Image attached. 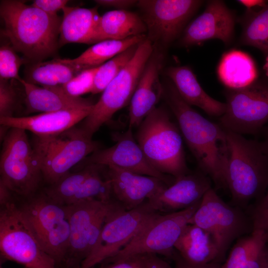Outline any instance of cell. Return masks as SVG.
Instances as JSON below:
<instances>
[{"label":"cell","mask_w":268,"mask_h":268,"mask_svg":"<svg viewBox=\"0 0 268 268\" xmlns=\"http://www.w3.org/2000/svg\"><path fill=\"white\" fill-rule=\"evenodd\" d=\"M163 88V97L175 117L181 134L200 170L217 187L225 186L228 159L225 130L219 123L203 117L186 102L171 81Z\"/></svg>","instance_id":"obj_1"},{"label":"cell","mask_w":268,"mask_h":268,"mask_svg":"<svg viewBox=\"0 0 268 268\" xmlns=\"http://www.w3.org/2000/svg\"><path fill=\"white\" fill-rule=\"evenodd\" d=\"M0 15L3 34L28 63L42 62L53 56L59 47L62 19L17 0H2Z\"/></svg>","instance_id":"obj_2"},{"label":"cell","mask_w":268,"mask_h":268,"mask_svg":"<svg viewBox=\"0 0 268 268\" xmlns=\"http://www.w3.org/2000/svg\"><path fill=\"white\" fill-rule=\"evenodd\" d=\"M225 131L228 159L225 185L233 202L242 208L261 198L268 189V154L261 142Z\"/></svg>","instance_id":"obj_3"},{"label":"cell","mask_w":268,"mask_h":268,"mask_svg":"<svg viewBox=\"0 0 268 268\" xmlns=\"http://www.w3.org/2000/svg\"><path fill=\"white\" fill-rule=\"evenodd\" d=\"M176 126L165 107H156L138 127L135 138L150 164L175 179L190 172Z\"/></svg>","instance_id":"obj_4"},{"label":"cell","mask_w":268,"mask_h":268,"mask_svg":"<svg viewBox=\"0 0 268 268\" xmlns=\"http://www.w3.org/2000/svg\"><path fill=\"white\" fill-rule=\"evenodd\" d=\"M43 178L55 183L69 169L100 149V145L80 128L73 127L60 134L35 135L32 142Z\"/></svg>","instance_id":"obj_5"},{"label":"cell","mask_w":268,"mask_h":268,"mask_svg":"<svg viewBox=\"0 0 268 268\" xmlns=\"http://www.w3.org/2000/svg\"><path fill=\"white\" fill-rule=\"evenodd\" d=\"M16 203L43 250L57 264L64 263L70 235L66 206L44 193Z\"/></svg>","instance_id":"obj_6"},{"label":"cell","mask_w":268,"mask_h":268,"mask_svg":"<svg viewBox=\"0 0 268 268\" xmlns=\"http://www.w3.org/2000/svg\"><path fill=\"white\" fill-rule=\"evenodd\" d=\"M0 182L23 198L33 196L43 178L39 160L26 131L10 128L2 141Z\"/></svg>","instance_id":"obj_7"},{"label":"cell","mask_w":268,"mask_h":268,"mask_svg":"<svg viewBox=\"0 0 268 268\" xmlns=\"http://www.w3.org/2000/svg\"><path fill=\"white\" fill-rule=\"evenodd\" d=\"M153 50L147 38L141 42L127 66L107 86L80 127L92 137L118 110L130 103L145 65Z\"/></svg>","instance_id":"obj_8"},{"label":"cell","mask_w":268,"mask_h":268,"mask_svg":"<svg viewBox=\"0 0 268 268\" xmlns=\"http://www.w3.org/2000/svg\"><path fill=\"white\" fill-rule=\"evenodd\" d=\"M0 252L1 260L25 268H57L56 262L43 250L14 200L0 205Z\"/></svg>","instance_id":"obj_9"},{"label":"cell","mask_w":268,"mask_h":268,"mask_svg":"<svg viewBox=\"0 0 268 268\" xmlns=\"http://www.w3.org/2000/svg\"><path fill=\"white\" fill-rule=\"evenodd\" d=\"M189 224H195L210 234L222 260L234 241L253 230L247 213L240 207L226 203L212 188L203 197Z\"/></svg>","instance_id":"obj_10"},{"label":"cell","mask_w":268,"mask_h":268,"mask_svg":"<svg viewBox=\"0 0 268 268\" xmlns=\"http://www.w3.org/2000/svg\"><path fill=\"white\" fill-rule=\"evenodd\" d=\"M157 213L147 201L131 210L116 205L108 215L93 250L79 268H92L116 255Z\"/></svg>","instance_id":"obj_11"},{"label":"cell","mask_w":268,"mask_h":268,"mask_svg":"<svg viewBox=\"0 0 268 268\" xmlns=\"http://www.w3.org/2000/svg\"><path fill=\"white\" fill-rule=\"evenodd\" d=\"M119 203L89 199L65 206L70 226L68 247L64 263L79 268L93 250L109 212Z\"/></svg>","instance_id":"obj_12"},{"label":"cell","mask_w":268,"mask_h":268,"mask_svg":"<svg viewBox=\"0 0 268 268\" xmlns=\"http://www.w3.org/2000/svg\"><path fill=\"white\" fill-rule=\"evenodd\" d=\"M224 95L226 109L219 124L243 135L259 133L268 121V80L257 79L244 88H226Z\"/></svg>","instance_id":"obj_13"},{"label":"cell","mask_w":268,"mask_h":268,"mask_svg":"<svg viewBox=\"0 0 268 268\" xmlns=\"http://www.w3.org/2000/svg\"><path fill=\"white\" fill-rule=\"evenodd\" d=\"M201 202L177 212L157 213L128 245L105 261L146 254H160L173 258L174 246Z\"/></svg>","instance_id":"obj_14"},{"label":"cell","mask_w":268,"mask_h":268,"mask_svg":"<svg viewBox=\"0 0 268 268\" xmlns=\"http://www.w3.org/2000/svg\"><path fill=\"white\" fill-rule=\"evenodd\" d=\"M203 1L199 0H140L137 6L147 28L146 38L163 50L183 33Z\"/></svg>","instance_id":"obj_15"},{"label":"cell","mask_w":268,"mask_h":268,"mask_svg":"<svg viewBox=\"0 0 268 268\" xmlns=\"http://www.w3.org/2000/svg\"><path fill=\"white\" fill-rule=\"evenodd\" d=\"M105 166L88 164L75 173H69L44 189L43 193L57 203L67 206L94 199L113 200L111 185Z\"/></svg>","instance_id":"obj_16"},{"label":"cell","mask_w":268,"mask_h":268,"mask_svg":"<svg viewBox=\"0 0 268 268\" xmlns=\"http://www.w3.org/2000/svg\"><path fill=\"white\" fill-rule=\"evenodd\" d=\"M82 161L84 166L92 164L113 166L135 173L154 177L164 181L168 186L176 180L174 177L160 172L150 164L134 137L132 129L129 128L118 137L114 145L97 150Z\"/></svg>","instance_id":"obj_17"},{"label":"cell","mask_w":268,"mask_h":268,"mask_svg":"<svg viewBox=\"0 0 268 268\" xmlns=\"http://www.w3.org/2000/svg\"><path fill=\"white\" fill-rule=\"evenodd\" d=\"M235 20L223 1L209 0L203 12L186 27L180 43L188 47L216 39L228 46L233 41Z\"/></svg>","instance_id":"obj_18"},{"label":"cell","mask_w":268,"mask_h":268,"mask_svg":"<svg viewBox=\"0 0 268 268\" xmlns=\"http://www.w3.org/2000/svg\"><path fill=\"white\" fill-rule=\"evenodd\" d=\"M164 52L153 47L130 102L129 128L138 127L163 97L164 88L159 74L165 59Z\"/></svg>","instance_id":"obj_19"},{"label":"cell","mask_w":268,"mask_h":268,"mask_svg":"<svg viewBox=\"0 0 268 268\" xmlns=\"http://www.w3.org/2000/svg\"><path fill=\"white\" fill-rule=\"evenodd\" d=\"M107 172L114 199L131 210L154 198L168 186L159 178L109 166Z\"/></svg>","instance_id":"obj_20"},{"label":"cell","mask_w":268,"mask_h":268,"mask_svg":"<svg viewBox=\"0 0 268 268\" xmlns=\"http://www.w3.org/2000/svg\"><path fill=\"white\" fill-rule=\"evenodd\" d=\"M211 179L203 172H191L178 179L147 201L152 208L163 214L180 211L200 202L211 187Z\"/></svg>","instance_id":"obj_21"},{"label":"cell","mask_w":268,"mask_h":268,"mask_svg":"<svg viewBox=\"0 0 268 268\" xmlns=\"http://www.w3.org/2000/svg\"><path fill=\"white\" fill-rule=\"evenodd\" d=\"M94 104L30 116L1 118L0 123L9 128L30 131L37 136L55 135L83 121L91 112Z\"/></svg>","instance_id":"obj_22"},{"label":"cell","mask_w":268,"mask_h":268,"mask_svg":"<svg viewBox=\"0 0 268 268\" xmlns=\"http://www.w3.org/2000/svg\"><path fill=\"white\" fill-rule=\"evenodd\" d=\"M26 114L51 112L88 106L94 103L89 99L67 94L61 86H39L21 78Z\"/></svg>","instance_id":"obj_23"},{"label":"cell","mask_w":268,"mask_h":268,"mask_svg":"<svg viewBox=\"0 0 268 268\" xmlns=\"http://www.w3.org/2000/svg\"><path fill=\"white\" fill-rule=\"evenodd\" d=\"M166 73L180 96L188 104L199 107L211 116L220 117L224 113L225 103L215 100L204 91L190 67H170Z\"/></svg>","instance_id":"obj_24"},{"label":"cell","mask_w":268,"mask_h":268,"mask_svg":"<svg viewBox=\"0 0 268 268\" xmlns=\"http://www.w3.org/2000/svg\"><path fill=\"white\" fill-rule=\"evenodd\" d=\"M174 249L186 262L204 265L222 260L210 234L200 227L188 224L176 242Z\"/></svg>","instance_id":"obj_25"},{"label":"cell","mask_w":268,"mask_h":268,"mask_svg":"<svg viewBox=\"0 0 268 268\" xmlns=\"http://www.w3.org/2000/svg\"><path fill=\"white\" fill-rule=\"evenodd\" d=\"M147 28L140 15L125 9L108 11L100 17L90 44L108 40H122L145 34Z\"/></svg>","instance_id":"obj_26"},{"label":"cell","mask_w":268,"mask_h":268,"mask_svg":"<svg viewBox=\"0 0 268 268\" xmlns=\"http://www.w3.org/2000/svg\"><path fill=\"white\" fill-rule=\"evenodd\" d=\"M60 29L59 47L68 43L90 44L100 17L97 7L91 8L66 6Z\"/></svg>","instance_id":"obj_27"},{"label":"cell","mask_w":268,"mask_h":268,"mask_svg":"<svg viewBox=\"0 0 268 268\" xmlns=\"http://www.w3.org/2000/svg\"><path fill=\"white\" fill-rule=\"evenodd\" d=\"M217 74L220 81L229 89L248 86L258 78V71L248 54L233 49L224 53L219 63Z\"/></svg>","instance_id":"obj_28"},{"label":"cell","mask_w":268,"mask_h":268,"mask_svg":"<svg viewBox=\"0 0 268 268\" xmlns=\"http://www.w3.org/2000/svg\"><path fill=\"white\" fill-rule=\"evenodd\" d=\"M82 70L67 59L55 58L47 62L29 63L24 70V80L42 86H62Z\"/></svg>","instance_id":"obj_29"},{"label":"cell","mask_w":268,"mask_h":268,"mask_svg":"<svg viewBox=\"0 0 268 268\" xmlns=\"http://www.w3.org/2000/svg\"><path fill=\"white\" fill-rule=\"evenodd\" d=\"M146 39V35H139L122 40H108L95 43L78 57L67 59L82 70L101 66L116 55Z\"/></svg>","instance_id":"obj_30"},{"label":"cell","mask_w":268,"mask_h":268,"mask_svg":"<svg viewBox=\"0 0 268 268\" xmlns=\"http://www.w3.org/2000/svg\"><path fill=\"white\" fill-rule=\"evenodd\" d=\"M242 21L239 44L255 47L268 56V2L258 11L248 10Z\"/></svg>","instance_id":"obj_31"},{"label":"cell","mask_w":268,"mask_h":268,"mask_svg":"<svg viewBox=\"0 0 268 268\" xmlns=\"http://www.w3.org/2000/svg\"><path fill=\"white\" fill-rule=\"evenodd\" d=\"M139 44L131 46L99 67L94 78L92 94L103 91L132 59Z\"/></svg>","instance_id":"obj_32"},{"label":"cell","mask_w":268,"mask_h":268,"mask_svg":"<svg viewBox=\"0 0 268 268\" xmlns=\"http://www.w3.org/2000/svg\"><path fill=\"white\" fill-rule=\"evenodd\" d=\"M256 238L255 231L236 240L221 268H248V259Z\"/></svg>","instance_id":"obj_33"},{"label":"cell","mask_w":268,"mask_h":268,"mask_svg":"<svg viewBox=\"0 0 268 268\" xmlns=\"http://www.w3.org/2000/svg\"><path fill=\"white\" fill-rule=\"evenodd\" d=\"M16 52L10 44L1 45L0 79L18 81L21 78L19 75V70L25 61Z\"/></svg>","instance_id":"obj_34"},{"label":"cell","mask_w":268,"mask_h":268,"mask_svg":"<svg viewBox=\"0 0 268 268\" xmlns=\"http://www.w3.org/2000/svg\"><path fill=\"white\" fill-rule=\"evenodd\" d=\"M99 67L82 71L70 81L63 85V90L68 95L74 97L91 92L95 75Z\"/></svg>","instance_id":"obj_35"},{"label":"cell","mask_w":268,"mask_h":268,"mask_svg":"<svg viewBox=\"0 0 268 268\" xmlns=\"http://www.w3.org/2000/svg\"><path fill=\"white\" fill-rule=\"evenodd\" d=\"M247 213L253 230L263 231L268 235V188L265 194L249 207Z\"/></svg>","instance_id":"obj_36"},{"label":"cell","mask_w":268,"mask_h":268,"mask_svg":"<svg viewBox=\"0 0 268 268\" xmlns=\"http://www.w3.org/2000/svg\"><path fill=\"white\" fill-rule=\"evenodd\" d=\"M17 100L14 85L8 80L0 79V118L14 117Z\"/></svg>","instance_id":"obj_37"},{"label":"cell","mask_w":268,"mask_h":268,"mask_svg":"<svg viewBox=\"0 0 268 268\" xmlns=\"http://www.w3.org/2000/svg\"><path fill=\"white\" fill-rule=\"evenodd\" d=\"M98 268H147V254H136L102 262Z\"/></svg>","instance_id":"obj_38"},{"label":"cell","mask_w":268,"mask_h":268,"mask_svg":"<svg viewBox=\"0 0 268 268\" xmlns=\"http://www.w3.org/2000/svg\"><path fill=\"white\" fill-rule=\"evenodd\" d=\"M68 2L67 0H36L31 5L48 14L57 15L58 11L67 6Z\"/></svg>","instance_id":"obj_39"},{"label":"cell","mask_w":268,"mask_h":268,"mask_svg":"<svg viewBox=\"0 0 268 268\" xmlns=\"http://www.w3.org/2000/svg\"><path fill=\"white\" fill-rule=\"evenodd\" d=\"M175 262V268H221L219 262H213L204 265H193L184 261L177 253L175 252L173 258Z\"/></svg>","instance_id":"obj_40"},{"label":"cell","mask_w":268,"mask_h":268,"mask_svg":"<svg viewBox=\"0 0 268 268\" xmlns=\"http://www.w3.org/2000/svg\"><path fill=\"white\" fill-rule=\"evenodd\" d=\"M138 0H94L99 5L112 7L119 9L131 7L137 4Z\"/></svg>","instance_id":"obj_41"},{"label":"cell","mask_w":268,"mask_h":268,"mask_svg":"<svg viewBox=\"0 0 268 268\" xmlns=\"http://www.w3.org/2000/svg\"><path fill=\"white\" fill-rule=\"evenodd\" d=\"M147 254V268H172L165 261L159 257L157 255Z\"/></svg>","instance_id":"obj_42"},{"label":"cell","mask_w":268,"mask_h":268,"mask_svg":"<svg viewBox=\"0 0 268 268\" xmlns=\"http://www.w3.org/2000/svg\"><path fill=\"white\" fill-rule=\"evenodd\" d=\"M12 192L4 184L0 182V204H5L13 201Z\"/></svg>","instance_id":"obj_43"},{"label":"cell","mask_w":268,"mask_h":268,"mask_svg":"<svg viewBox=\"0 0 268 268\" xmlns=\"http://www.w3.org/2000/svg\"><path fill=\"white\" fill-rule=\"evenodd\" d=\"M237 1L247 8V10L252 9L253 7L260 6L262 8L268 2L264 0H240Z\"/></svg>","instance_id":"obj_44"},{"label":"cell","mask_w":268,"mask_h":268,"mask_svg":"<svg viewBox=\"0 0 268 268\" xmlns=\"http://www.w3.org/2000/svg\"><path fill=\"white\" fill-rule=\"evenodd\" d=\"M265 134H266V135H265V140L261 142L262 143V145L264 147V149L268 154V128L267 129Z\"/></svg>","instance_id":"obj_45"},{"label":"cell","mask_w":268,"mask_h":268,"mask_svg":"<svg viewBox=\"0 0 268 268\" xmlns=\"http://www.w3.org/2000/svg\"><path fill=\"white\" fill-rule=\"evenodd\" d=\"M263 268H268V244L265 249V260Z\"/></svg>","instance_id":"obj_46"},{"label":"cell","mask_w":268,"mask_h":268,"mask_svg":"<svg viewBox=\"0 0 268 268\" xmlns=\"http://www.w3.org/2000/svg\"><path fill=\"white\" fill-rule=\"evenodd\" d=\"M266 68L267 74H268V58L267 59V62H266Z\"/></svg>","instance_id":"obj_47"},{"label":"cell","mask_w":268,"mask_h":268,"mask_svg":"<svg viewBox=\"0 0 268 268\" xmlns=\"http://www.w3.org/2000/svg\"><path fill=\"white\" fill-rule=\"evenodd\" d=\"M0 268H3L1 266H0ZM23 268H25L24 267Z\"/></svg>","instance_id":"obj_48"}]
</instances>
